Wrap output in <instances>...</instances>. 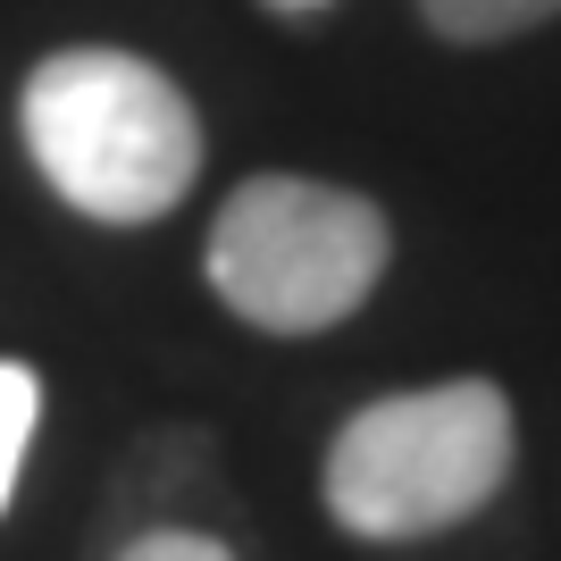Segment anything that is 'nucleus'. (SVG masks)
Listing matches in <instances>:
<instances>
[{
	"instance_id": "5",
	"label": "nucleus",
	"mask_w": 561,
	"mask_h": 561,
	"mask_svg": "<svg viewBox=\"0 0 561 561\" xmlns=\"http://www.w3.org/2000/svg\"><path fill=\"white\" fill-rule=\"evenodd\" d=\"M34 420H43V377L25 369V360H0V512H9V494H18Z\"/></svg>"
},
{
	"instance_id": "4",
	"label": "nucleus",
	"mask_w": 561,
	"mask_h": 561,
	"mask_svg": "<svg viewBox=\"0 0 561 561\" xmlns=\"http://www.w3.org/2000/svg\"><path fill=\"white\" fill-rule=\"evenodd\" d=\"M420 18L445 34V43H512L528 25L561 18V0H420Z\"/></svg>"
},
{
	"instance_id": "7",
	"label": "nucleus",
	"mask_w": 561,
	"mask_h": 561,
	"mask_svg": "<svg viewBox=\"0 0 561 561\" xmlns=\"http://www.w3.org/2000/svg\"><path fill=\"white\" fill-rule=\"evenodd\" d=\"M268 9H328V0H268Z\"/></svg>"
},
{
	"instance_id": "3",
	"label": "nucleus",
	"mask_w": 561,
	"mask_h": 561,
	"mask_svg": "<svg viewBox=\"0 0 561 561\" xmlns=\"http://www.w3.org/2000/svg\"><path fill=\"white\" fill-rule=\"evenodd\" d=\"M394 260L386 210L319 176H252L210 227V294L260 335L344 328Z\"/></svg>"
},
{
	"instance_id": "2",
	"label": "nucleus",
	"mask_w": 561,
	"mask_h": 561,
	"mask_svg": "<svg viewBox=\"0 0 561 561\" xmlns=\"http://www.w3.org/2000/svg\"><path fill=\"white\" fill-rule=\"evenodd\" d=\"M512 453H519V427L503 386L445 377V386L360 402L335 427L319 494H328L335 528L369 545H411L486 512L494 486L512 478Z\"/></svg>"
},
{
	"instance_id": "6",
	"label": "nucleus",
	"mask_w": 561,
	"mask_h": 561,
	"mask_svg": "<svg viewBox=\"0 0 561 561\" xmlns=\"http://www.w3.org/2000/svg\"><path fill=\"white\" fill-rule=\"evenodd\" d=\"M117 561H234L218 537H202V528H151V537H135Z\"/></svg>"
},
{
	"instance_id": "1",
	"label": "nucleus",
	"mask_w": 561,
	"mask_h": 561,
	"mask_svg": "<svg viewBox=\"0 0 561 561\" xmlns=\"http://www.w3.org/2000/svg\"><path fill=\"white\" fill-rule=\"evenodd\" d=\"M18 117L43 185L101 227H151L202 176V117L135 50H50Z\"/></svg>"
}]
</instances>
